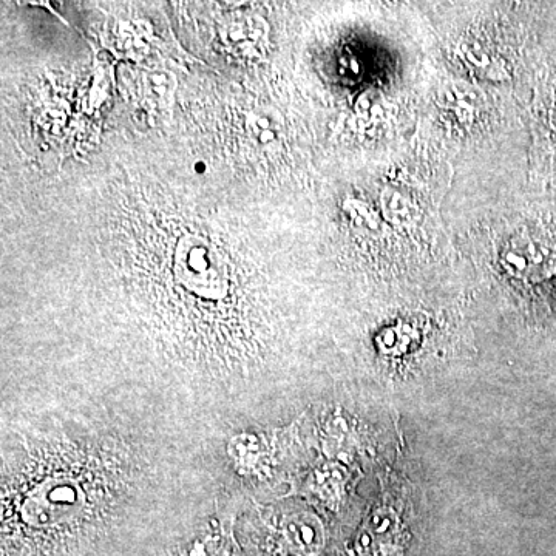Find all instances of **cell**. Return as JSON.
Listing matches in <instances>:
<instances>
[{"label":"cell","mask_w":556,"mask_h":556,"mask_svg":"<svg viewBox=\"0 0 556 556\" xmlns=\"http://www.w3.org/2000/svg\"><path fill=\"white\" fill-rule=\"evenodd\" d=\"M175 274L183 288L204 300L223 299L231 285L220 252L197 237L184 238L178 245Z\"/></svg>","instance_id":"1"}]
</instances>
